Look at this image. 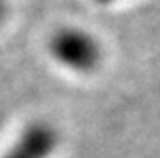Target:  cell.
<instances>
[{
    "label": "cell",
    "instance_id": "3957f363",
    "mask_svg": "<svg viewBox=\"0 0 160 158\" xmlns=\"http://www.w3.org/2000/svg\"><path fill=\"white\" fill-rule=\"evenodd\" d=\"M4 17H6V6H4V0H0V25H2Z\"/></svg>",
    "mask_w": 160,
    "mask_h": 158
},
{
    "label": "cell",
    "instance_id": "277c9868",
    "mask_svg": "<svg viewBox=\"0 0 160 158\" xmlns=\"http://www.w3.org/2000/svg\"><path fill=\"white\" fill-rule=\"evenodd\" d=\"M94 2H99V4H111V2H115V0H94Z\"/></svg>",
    "mask_w": 160,
    "mask_h": 158
},
{
    "label": "cell",
    "instance_id": "7a4b0ae2",
    "mask_svg": "<svg viewBox=\"0 0 160 158\" xmlns=\"http://www.w3.org/2000/svg\"><path fill=\"white\" fill-rule=\"evenodd\" d=\"M58 146V131L49 123H31L2 158H49Z\"/></svg>",
    "mask_w": 160,
    "mask_h": 158
},
{
    "label": "cell",
    "instance_id": "6da1fadb",
    "mask_svg": "<svg viewBox=\"0 0 160 158\" xmlns=\"http://www.w3.org/2000/svg\"><path fill=\"white\" fill-rule=\"evenodd\" d=\"M49 54L56 62L76 72H92L103 56L99 41L90 33L74 27L53 33L49 39Z\"/></svg>",
    "mask_w": 160,
    "mask_h": 158
}]
</instances>
